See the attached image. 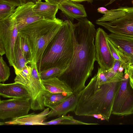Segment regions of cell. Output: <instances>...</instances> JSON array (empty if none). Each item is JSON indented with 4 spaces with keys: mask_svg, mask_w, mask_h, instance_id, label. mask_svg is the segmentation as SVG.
<instances>
[{
    "mask_svg": "<svg viewBox=\"0 0 133 133\" xmlns=\"http://www.w3.org/2000/svg\"><path fill=\"white\" fill-rule=\"evenodd\" d=\"M77 19V23L69 26L74 44L73 57L67 68L57 77L73 93L79 92L85 88L96 61L95 26L86 17Z\"/></svg>",
    "mask_w": 133,
    "mask_h": 133,
    "instance_id": "1",
    "label": "cell"
},
{
    "mask_svg": "<svg viewBox=\"0 0 133 133\" xmlns=\"http://www.w3.org/2000/svg\"><path fill=\"white\" fill-rule=\"evenodd\" d=\"M123 72L118 71L106 83L100 84L96 74L80 91L74 111L78 116L94 117L109 121L114 99L121 84Z\"/></svg>",
    "mask_w": 133,
    "mask_h": 133,
    "instance_id": "2",
    "label": "cell"
},
{
    "mask_svg": "<svg viewBox=\"0 0 133 133\" xmlns=\"http://www.w3.org/2000/svg\"><path fill=\"white\" fill-rule=\"evenodd\" d=\"M74 51V44L71 30L68 22L64 21L60 29L44 52L39 72L56 67L61 68L63 71L69 66Z\"/></svg>",
    "mask_w": 133,
    "mask_h": 133,
    "instance_id": "3",
    "label": "cell"
},
{
    "mask_svg": "<svg viewBox=\"0 0 133 133\" xmlns=\"http://www.w3.org/2000/svg\"><path fill=\"white\" fill-rule=\"evenodd\" d=\"M64 21L42 19L27 26L19 32L28 38L32 51L30 64L36 63L39 71L44 52L47 46L60 29Z\"/></svg>",
    "mask_w": 133,
    "mask_h": 133,
    "instance_id": "4",
    "label": "cell"
},
{
    "mask_svg": "<svg viewBox=\"0 0 133 133\" xmlns=\"http://www.w3.org/2000/svg\"><path fill=\"white\" fill-rule=\"evenodd\" d=\"M25 66L21 70H15V82L23 85L30 97L31 109L34 111L44 110V96L46 91L35 63Z\"/></svg>",
    "mask_w": 133,
    "mask_h": 133,
    "instance_id": "5",
    "label": "cell"
},
{
    "mask_svg": "<svg viewBox=\"0 0 133 133\" xmlns=\"http://www.w3.org/2000/svg\"><path fill=\"white\" fill-rule=\"evenodd\" d=\"M96 23L111 33L133 37V7H121L109 10Z\"/></svg>",
    "mask_w": 133,
    "mask_h": 133,
    "instance_id": "6",
    "label": "cell"
},
{
    "mask_svg": "<svg viewBox=\"0 0 133 133\" xmlns=\"http://www.w3.org/2000/svg\"><path fill=\"white\" fill-rule=\"evenodd\" d=\"M111 114L121 116L133 114V86L129 77L125 78L123 75L114 99Z\"/></svg>",
    "mask_w": 133,
    "mask_h": 133,
    "instance_id": "7",
    "label": "cell"
},
{
    "mask_svg": "<svg viewBox=\"0 0 133 133\" xmlns=\"http://www.w3.org/2000/svg\"><path fill=\"white\" fill-rule=\"evenodd\" d=\"M19 32L16 21L11 16L0 20V41L4 46L10 65L13 67L15 63L14 48Z\"/></svg>",
    "mask_w": 133,
    "mask_h": 133,
    "instance_id": "8",
    "label": "cell"
},
{
    "mask_svg": "<svg viewBox=\"0 0 133 133\" xmlns=\"http://www.w3.org/2000/svg\"><path fill=\"white\" fill-rule=\"evenodd\" d=\"M107 36L108 34L102 28H99L97 29L95 43L96 61L104 71L111 69L115 60L108 44Z\"/></svg>",
    "mask_w": 133,
    "mask_h": 133,
    "instance_id": "9",
    "label": "cell"
},
{
    "mask_svg": "<svg viewBox=\"0 0 133 133\" xmlns=\"http://www.w3.org/2000/svg\"><path fill=\"white\" fill-rule=\"evenodd\" d=\"M30 98H12L0 101V119H14L28 114L31 109Z\"/></svg>",
    "mask_w": 133,
    "mask_h": 133,
    "instance_id": "10",
    "label": "cell"
},
{
    "mask_svg": "<svg viewBox=\"0 0 133 133\" xmlns=\"http://www.w3.org/2000/svg\"><path fill=\"white\" fill-rule=\"evenodd\" d=\"M35 4L28 2L16 8L11 16L16 22L19 31L31 23L43 19L34 12L33 8Z\"/></svg>",
    "mask_w": 133,
    "mask_h": 133,
    "instance_id": "11",
    "label": "cell"
},
{
    "mask_svg": "<svg viewBox=\"0 0 133 133\" xmlns=\"http://www.w3.org/2000/svg\"><path fill=\"white\" fill-rule=\"evenodd\" d=\"M107 38L128 59L129 65H133V37L108 34Z\"/></svg>",
    "mask_w": 133,
    "mask_h": 133,
    "instance_id": "12",
    "label": "cell"
},
{
    "mask_svg": "<svg viewBox=\"0 0 133 133\" xmlns=\"http://www.w3.org/2000/svg\"><path fill=\"white\" fill-rule=\"evenodd\" d=\"M50 109L48 107L39 114L32 113L11 119L3 123V125H43V123L49 114Z\"/></svg>",
    "mask_w": 133,
    "mask_h": 133,
    "instance_id": "13",
    "label": "cell"
},
{
    "mask_svg": "<svg viewBox=\"0 0 133 133\" xmlns=\"http://www.w3.org/2000/svg\"><path fill=\"white\" fill-rule=\"evenodd\" d=\"M0 95L6 98H30L26 89L22 84L14 83H0Z\"/></svg>",
    "mask_w": 133,
    "mask_h": 133,
    "instance_id": "14",
    "label": "cell"
},
{
    "mask_svg": "<svg viewBox=\"0 0 133 133\" xmlns=\"http://www.w3.org/2000/svg\"><path fill=\"white\" fill-rule=\"evenodd\" d=\"M59 9L68 16L73 22L77 19L87 16L84 6L78 3L67 0L58 4Z\"/></svg>",
    "mask_w": 133,
    "mask_h": 133,
    "instance_id": "15",
    "label": "cell"
},
{
    "mask_svg": "<svg viewBox=\"0 0 133 133\" xmlns=\"http://www.w3.org/2000/svg\"><path fill=\"white\" fill-rule=\"evenodd\" d=\"M80 92L73 93L64 101L50 109L48 117L65 115L70 112L74 111L76 107Z\"/></svg>",
    "mask_w": 133,
    "mask_h": 133,
    "instance_id": "16",
    "label": "cell"
},
{
    "mask_svg": "<svg viewBox=\"0 0 133 133\" xmlns=\"http://www.w3.org/2000/svg\"><path fill=\"white\" fill-rule=\"evenodd\" d=\"M59 9L58 4L45 2H39L35 4L33 9L35 13L43 19L55 20Z\"/></svg>",
    "mask_w": 133,
    "mask_h": 133,
    "instance_id": "17",
    "label": "cell"
},
{
    "mask_svg": "<svg viewBox=\"0 0 133 133\" xmlns=\"http://www.w3.org/2000/svg\"><path fill=\"white\" fill-rule=\"evenodd\" d=\"M46 90L53 93H64L71 95L73 93L63 81L57 77L42 80Z\"/></svg>",
    "mask_w": 133,
    "mask_h": 133,
    "instance_id": "18",
    "label": "cell"
},
{
    "mask_svg": "<svg viewBox=\"0 0 133 133\" xmlns=\"http://www.w3.org/2000/svg\"><path fill=\"white\" fill-rule=\"evenodd\" d=\"M71 95L64 93H53L46 91L44 96V105L52 109L66 100Z\"/></svg>",
    "mask_w": 133,
    "mask_h": 133,
    "instance_id": "19",
    "label": "cell"
},
{
    "mask_svg": "<svg viewBox=\"0 0 133 133\" xmlns=\"http://www.w3.org/2000/svg\"><path fill=\"white\" fill-rule=\"evenodd\" d=\"M15 63L13 67L14 70H21L29 62L25 58L20 44L19 33L14 48Z\"/></svg>",
    "mask_w": 133,
    "mask_h": 133,
    "instance_id": "20",
    "label": "cell"
},
{
    "mask_svg": "<svg viewBox=\"0 0 133 133\" xmlns=\"http://www.w3.org/2000/svg\"><path fill=\"white\" fill-rule=\"evenodd\" d=\"M44 125H98L97 123L84 122L74 119L72 116L62 115L55 119L44 122Z\"/></svg>",
    "mask_w": 133,
    "mask_h": 133,
    "instance_id": "21",
    "label": "cell"
},
{
    "mask_svg": "<svg viewBox=\"0 0 133 133\" xmlns=\"http://www.w3.org/2000/svg\"><path fill=\"white\" fill-rule=\"evenodd\" d=\"M107 42L111 53L115 60L122 62L124 68L126 66L129 65L128 59L124 54L116 47L108 38Z\"/></svg>",
    "mask_w": 133,
    "mask_h": 133,
    "instance_id": "22",
    "label": "cell"
},
{
    "mask_svg": "<svg viewBox=\"0 0 133 133\" xmlns=\"http://www.w3.org/2000/svg\"><path fill=\"white\" fill-rule=\"evenodd\" d=\"M19 34L21 47L25 58L29 64L32 57V51L29 42L25 35L19 32Z\"/></svg>",
    "mask_w": 133,
    "mask_h": 133,
    "instance_id": "23",
    "label": "cell"
},
{
    "mask_svg": "<svg viewBox=\"0 0 133 133\" xmlns=\"http://www.w3.org/2000/svg\"><path fill=\"white\" fill-rule=\"evenodd\" d=\"M16 6L0 1V20L11 16L14 12Z\"/></svg>",
    "mask_w": 133,
    "mask_h": 133,
    "instance_id": "24",
    "label": "cell"
},
{
    "mask_svg": "<svg viewBox=\"0 0 133 133\" xmlns=\"http://www.w3.org/2000/svg\"><path fill=\"white\" fill-rule=\"evenodd\" d=\"M63 71V70L59 67H54L41 71L40 74L42 79L45 80L57 77Z\"/></svg>",
    "mask_w": 133,
    "mask_h": 133,
    "instance_id": "25",
    "label": "cell"
},
{
    "mask_svg": "<svg viewBox=\"0 0 133 133\" xmlns=\"http://www.w3.org/2000/svg\"><path fill=\"white\" fill-rule=\"evenodd\" d=\"M10 75V69L2 56L0 57V82L4 83L8 80Z\"/></svg>",
    "mask_w": 133,
    "mask_h": 133,
    "instance_id": "26",
    "label": "cell"
},
{
    "mask_svg": "<svg viewBox=\"0 0 133 133\" xmlns=\"http://www.w3.org/2000/svg\"><path fill=\"white\" fill-rule=\"evenodd\" d=\"M123 66V64L121 61L115 60L112 67L109 71L114 75H115L118 72V69L121 65Z\"/></svg>",
    "mask_w": 133,
    "mask_h": 133,
    "instance_id": "27",
    "label": "cell"
},
{
    "mask_svg": "<svg viewBox=\"0 0 133 133\" xmlns=\"http://www.w3.org/2000/svg\"><path fill=\"white\" fill-rule=\"evenodd\" d=\"M1 1L15 6H18L22 5L20 0H0Z\"/></svg>",
    "mask_w": 133,
    "mask_h": 133,
    "instance_id": "28",
    "label": "cell"
},
{
    "mask_svg": "<svg viewBox=\"0 0 133 133\" xmlns=\"http://www.w3.org/2000/svg\"><path fill=\"white\" fill-rule=\"evenodd\" d=\"M124 73H128L129 75L133 77V68L129 65L125 67L124 68Z\"/></svg>",
    "mask_w": 133,
    "mask_h": 133,
    "instance_id": "29",
    "label": "cell"
},
{
    "mask_svg": "<svg viewBox=\"0 0 133 133\" xmlns=\"http://www.w3.org/2000/svg\"><path fill=\"white\" fill-rule=\"evenodd\" d=\"M6 50L4 46L3 43L0 41V55L2 56L6 54Z\"/></svg>",
    "mask_w": 133,
    "mask_h": 133,
    "instance_id": "30",
    "label": "cell"
},
{
    "mask_svg": "<svg viewBox=\"0 0 133 133\" xmlns=\"http://www.w3.org/2000/svg\"><path fill=\"white\" fill-rule=\"evenodd\" d=\"M45 2L59 4L67 0H44Z\"/></svg>",
    "mask_w": 133,
    "mask_h": 133,
    "instance_id": "31",
    "label": "cell"
},
{
    "mask_svg": "<svg viewBox=\"0 0 133 133\" xmlns=\"http://www.w3.org/2000/svg\"><path fill=\"white\" fill-rule=\"evenodd\" d=\"M97 10L98 12L104 14L106 13L109 10L106 8L104 7L99 8Z\"/></svg>",
    "mask_w": 133,
    "mask_h": 133,
    "instance_id": "32",
    "label": "cell"
},
{
    "mask_svg": "<svg viewBox=\"0 0 133 133\" xmlns=\"http://www.w3.org/2000/svg\"><path fill=\"white\" fill-rule=\"evenodd\" d=\"M124 69V67L121 65L118 68V71L120 72H123Z\"/></svg>",
    "mask_w": 133,
    "mask_h": 133,
    "instance_id": "33",
    "label": "cell"
},
{
    "mask_svg": "<svg viewBox=\"0 0 133 133\" xmlns=\"http://www.w3.org/2000/svg\"><path fill=\"white\" fill-rule=\"evenodd\" d=\"M27 1L28 2H31L35 4L37 2L41 1V0H27Z\"/></svg>",
    "mask_w": 133,
    "mask_h": 133,
    "instance_id": "34",
    "label": "cell"
},
{
    "mask_svg": "<svg viewBox=\"0 0 133 133\" xmlns=\"http://www.w3.org/2000/svg\"><path fill=\"white\" fill-rule=\"evenodd\" d=\"M70 1L75 2H81L84 1H89L91 0H70Z\"/></svg>",
    "mask_w": 133,
    "mask_h": 133,
    "instance_id": "35",
    "label": "cell"
},
{
    "mask_svg": "<svg viewBox=\"0 0 133 133\" xmlns=\"http://www.w3.org/2000/svg\"><path fill=\"white\" fill-rule=\"evenodd\" d=\"M22 5L28 2L27 0H20Z\"/></svg>",
    "mask_w": 133,
    "mask_h": 133,
    "instance_id": "36",
    "label": "cell"
},
{
    "mask_svg": "<svg viewBox=\"0 0 133 133\" xmlns=\"http://www.w3.org/2000/svg\"><path fill=\"white\" fill-rule=\"evenodd\" d=\"M129 78L133 86V77L129 75Z\"/></svg>",
    "mask_w": 133,
    "mask_h": 133,
    "instance_id": "37",
    "label": "cell"
},
{
    "mask_svg": "<svg viewBox=\"0 0 133 133\" xmlns=\"http://www.w3.org/2000/svg\"><path fill=\"white\" fill-rule=\"evenodd\" d=\"M115 0H110V2L109 3L107 4H106V5H105V6H106L108 5L111 4V3H112V2H114V1H115Z\"/></svg>",
    "mask_w": 133,
    "mask_h": 133,
    "instance_id": "38",
    "label": "cell"
},
{
    "mask_svg": "<svg viewBox=\"0 0 133 133\" xmlns=\"http://www.w3.org/2000/svg\"><path fill=\"white\" fill-rule=\"evenodd\" d=\"M129 66H130L133 68V65H129Z\"/></svg>",
    "mask_w": 133,
    "mask_h": 133,
    "instance_id": "39",
    "label": "cell"
},
{
    "mask_svg": "<svg viewBox=\"0 0 133 133\" xmlns=\"http://www.w3.org/2000/svg\"></svg>",
    "mask_w": 133,
    "mask_h": 133,
    "instance_id": "40",
    "label": "cell"
}]
</instances>
